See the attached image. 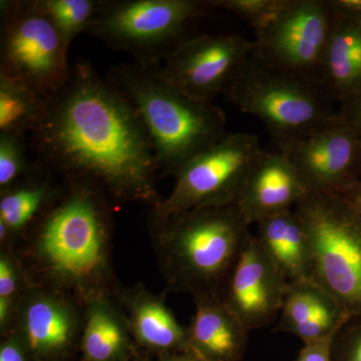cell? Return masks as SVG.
Wrapping results in <instances>:
<instances>
[{
    "label": "cell",
    "mask_w": 361,
    "mask_h": 361,
    "mask_svg": "<svg viewBox=\"0 0 361 361\" xmlns=\"http://www.w3.org/2000/svg\"><path fill=\"white\" fill-rule=\"evenodd\" d=\"M336 336L304 344L296 361H331L332 344Z\"/></svg>",
    "instance_id": "cell-30"
},
{
    "label": "cell",
    "mask_w": 361,
    "mask_h": 361,
    "mask_svg": "<svg viewBox=\"0 0 361 361\" xmlns=\"http://www.w3.org/2000/svg\"><path fill=\"white\" fill-rule=\"evenodd\" d=\"M326 292L312 279L289 282L285 292L279 320L272 332L291 334L313 315Z\"/></svg>",
    "instance_id": "cell-23"
},
{
    "label": "cell",
    "mask_w": 361,
    "mask_h": 361,
    "mask_svg": "<svg viewBox=\"0 0 361 361\" xmlns=\"http://www.w3.org/2000/svg\"><path fill=\"white\" fill-rule=\"evenodd\" d=\"M204 361H205V360H204Z\"/></svg>",
    "instance_id": "cell-36"
},
{
    "label": "cell",
    "mask_w": 361,
    "mask_h": 361,
    "mask_svg": "<svg viewBox=\"0 0 361 361\" xmlns=\"http://www.w3.org/2000/svg\"><path fill=\"white\" fill-rule=\"evenodd\" d=\"M240 35H195L158 66L159 75L196 101L213 99L232 84L253 54Z\"/></svg>",
    "instance_id": "cell-11"
},
{
    "label": "cell",
    "mask_w": 361,
    "mask_h": 361,
    "mask_svg": "<svg viewBox=\"0 0 361 361\" xmlns=\"http://www.w3.org/2000/svg\"><path fill=\"white\" fill-rule=\"evenodd\" d=\"M84 324V304L65 292L35 285L18 300L11 329L23 336L32 361H68L80 348Z\"/></svg>",
    "instance_id": "cell-13"
},
{
    "label": "cell",
    "mask_w": 361,
    "mask_h": 361,
    "mask_svg": "<svg viewBox=\"0 0 361 361\" xmlns=\"http://www.w3.org/2000/svg\"><path fill=\"white\" fill-rule=\"evenodd\" d=\"M288 281L255 235H250L221 287V300L249 330L263 329L280 314Z\"/></svg>",
    "instance_id": "cell-14"
},
{
    "label": "cell",
    "mask_w": 361,
    "mask_h": 361,
    "mask_svg": "<svg viewBox=\"0 0 361 361\" xmlns=\"http://www.w3.org/2000/svg\"><path fill=\"white\" fill-rule=\"evenodd\" d=\"M35 161L63 180L89 182L115 203L161 201L158 163L148 133L122 90L87 61L47 99L30 135Z\"/></svg>",
    "instance_id": "cell-1"
},
{
    "label": "cell",
    "mask_w": 361,
    "mask_h": 361,
    "mask_svg": "<svg viewBox=\"0 0 361 361\" xmlns=\"http://www.w3.org/2000/svg\"><path fill=\"white\" fill-rule=\"evenodd\" d=\"M108 78L144 123L161 178L174 177L185 164L229 134L222 109L183 94L159 75L158 66L121 63L111 68Z\"/></svg>",
    "instance_id": "cell-3"
},
{
    "label": "cell",
    "mask_w": 361,
    "mask_h": 361,
    "mask_svg": "<svg viewBox=\"0 0 361 361\" xmlns=\"http://www.w3.org/2000/svg\"><path fill=\"white\" fill-rule=\"evenodd\" d=\"M65 185L66 180L37 161L30 174L0 193V224L6 228L13 242L27 232Z\"/></svg>",
    "instance_id": "cell-20"
},
{
    "label": "cell",
    "mask_w": 361,
    "mask_h": 361,
    "mask_svg": "<svg viewBox=\"0 0 361 361\" xmlns=\"http://www.w3.org/2000/svg\"><path fill=\"white\" fill-rule=\"evenodd\" d=\"M152 361H200L190 353H170V355L158 356L156 360Z\"/></svg>",
    "instance_id": "cell-32"
},
{
    "label": "cell",
    "mask_w": 361,
    "mask_h": 361,
    "mask_svg": "<svg viewBox=\"0 0 361 361\" xmlns=\"http://www.w3.org/2000/svg\"><path fill=\"white\" fill-rule=\"evenodd\" d=\"M214 8L213 0H103L87 32L135 63L159 66Z\"/></svg>",
    "instance_id": "cell-7"
},
{
    "label": "cell",
    "mask_w": 361,
    "mask_h": 361,
    "mask_svg": "<svg viewBox=\"0 0 361 361\" xmlns=\"http://www.w3.org/2000/svg\"><path fill=\"white\" fill-rule=\"evenodd\" d=\"M286 0H213L215 8H222L238 16L254 30L269 23Z\"/></svg>",
    "instance_id": "cell-27"
},
{
    "label": "cell",
    "mask_w": 361,
    "mask_h": 361,
    "mask_svg": "<svg viewBox=\"0 0 361 361\" xmlns=\"http://www.w3.org/2000/svg\"><path fill=\"white\" fill-rule=\"evenodd\" d=\"M345 197H348L349 200L353 202V205H355L358 210L361 211V179L360 182H358L355 189L353 190L348 196Z\"/></svg>",
    "instance_id": "cell-33"
},
{
    "label": "cell",
    "mask_w": 361,
    "mask_h": 361,
    "mask_svg": "<svg viewBox=\"0 0 361 361\" xmlns=\"http://www.w3.org/2000/svg\"><path fill=\"white\" fill-rule=\"evenodd\" d=\"M103 0H39L40 6L58 28L66 44L92 25Z\"/></svg>",
    "instance_id": "cell-24"
},
{
    "label": "cell",
    "mask_w": 361,
    "mask_h": 361,
    "mask_svg": "<svg viewBox=\"0 0 361 361\" xmlns=\"http://www.w3.org/2000/svg\"><path fill=\"white\" fill-rule=\"evenodd\" d=\"M262 151L257 135L229 133L180 169L172 192L151 208L149 222L194 209L233 205Z\"/></svg>",
    "instance_id": "cell-9"
},
{
    "label": "cell",
    "mask_w": 361,
    "mask_h": 361,
    "mask_svg": "<svg viewBox=\"0 0 361 361\" xmlns=\"http://www.w3.org/2000/svg\"><path fill=\"white\" fill-rule=\"evenodd\" d=\"M68 49L39 0L0 1V75L51 97L70 78Z\"/></svg>",
    "instance_id": "cell-8"
},
{
    "label": "cell",
    "mask_w": 361,
    "mask_h": 361,
    "mask_svg": "<svg viewBox=\"0 0 361 361\" xmlns=\"http://www.w3.org/2000/svg\"><path fill=\"white\" fill-rule=\"evenodd\" d=\"M47 99L25 82L0 75V133L30 135L44 116Z\"/></svg>",
    "instance_id": "cell-22"
},
{
    "label": "cell",
    "mask_w": 361,
    "mask_h": 361,
    "mask_svg": "<svg viewBox=\"0 0 361 361\" xmlns=\"http://www.w3.org/2000/svg\"><path fill=\"white\" fill-rule=\"evenodd\" d=\"M337 113L355 130L361 139V92L357 96L339 104Z\"/></svg>",
    "instance_id": "cell-31"
},
{
    "label": "cell",
    "mask_w": 361,
    "mask_h": 361,
    "mask_svg": "<svg viewBox=\"0 0 361 361\" xmlns=\"http://www.w3.org/2000/svg\"><path fill=\"white\" fill-rule=\"evenodd\" d=\"M242 113L264 123L277 151L314 132L337 114L334 99L313 84L251 56L224 92Z\"/></svg>",
    "instance_id": "cell-6"
},
{
    "label": "cell",
    "mask_w": 361,
    "mask_h": 361,
    "mask_svg": "<svg viewBox=\"0 0 361 361\" xmlns=\"http://www.w3.org/2000/svg\"><path fill=\"white\" fill-rule=\"evenodd\" d=\"M25 135L0 133V193L30 174L37 165Z\"/></svg>",
    "instance_id": "cell-25"
},
{
    "label": "cell",
    "mask_w": 361,
    "mask_h": 361,
    "mask_svg": "<svg viewBox=\"0 0 361 361\" xmlns=\"http://www.w3.org/2000/svg\"><path fill=\"white\" fill-rule=\"evenodd\" d=\"M249 227L233 205L194 209L149 222L169 288L192 295L219 294L250 237Z\"/></svg>",
    "instance_id": "cell-4"
},
{
    "label": "cell",
    "mask_w": 361,
    "mask_h": 361,
    "mask_svg": "<svg viewBox=\"0 0 361 361\" xmlns=\"http://www.w3.org/2000/svg\"><path fill=\"white\" fill-rule=\"evenodd\" d=\"M259 243L289 282L311 279L307 238L294 210L258 221Z\"/></svg>",
    "instance_id": "cell-21"
},
{
    "label": "cell",
    "mask_w": 361,
    "mask_h": 361,
    "mask_svg": "<svg viewBox=\"0 0 361 361\" xmlns=\"http://www.w3.org/2000/svg\"><path fill=\"white\" fill-rule=\"evenodd\" d=\"M320 87L338 104L361 92V21L336 11Z\"/></svg>",
    "instance_id": "cell-19"
},
{
    "label": "cell",
    "mask_w": 361,
    "mask_h": 361,
    "mask_svg": "<svg viewBox=\"0 0 361 361\" xmlns=\"http://www.w3.org/2000/svg\"><path fill=\"white\" fill-rule=\"evenodd\" d=\"M331 361H361V316L348 318L337 331Z\"/></svg>",
    "instance_id": "cell-28"
},
{
    "label": "cell",
    "mask_w": 361,
    "mask_h": 361,
    "mask_svg": "<svg viewBox=\"0 0 361 361\" xmlns=\"http://www.w3.org/2000/svg\"><path fill=\"white\" fill-rule=\"evenodd\" d=\"M193 297L195 313L187 327V353L199 360H241L248 348L249 330L217 293L200 292Z\"/></svg>",
    "instance_id": "cell-16"
},
{
    "label": "cell",
    "mask_w": 361,
    "mask_h": 361,
    "mask_svg": "<svg viewBox=\"0 0 361 361\" xmlns=\"http://www.w3.org/2000/svg\"><path fill=\"white\" fill-rule=\"evenodd\" d=\"M114 296H99L85 304L80 361H133L137 348Z\"/></svg>",
    "instance_id": "cell-18"
},
{
    "label": "cell",
    "mask_w": 361,
    "mask_h": 361,
    "mask_svg": "<svg viewBox=\"0 0 361 361\" xmlns=\"http://www.w3.org/2000/svg\"><path fill=\"white\" fill-rule=\"evenodd\" d=\"M307 238L310 278L348 317L361 316V211L341 195H306L294 209Z\"/></svg>",
    "instance_id": "cell-5"
},
{
    "label": "cell",
    "mask_w": 361,
    "mask_h": 361,
    "mask_svg": "<svg viewBox=\"0 0 361 361\" xmlns=\"http://www.w3.org/2000/svg\"><path fill=\"white\" fill-rule=\"evenodd\" d=\"M200 361H204V360H200Z\"/></svg>",
    "instance_id": "cell-35"
},
{
    "label": "cell",
    "mask_w": 361,
    "mask_h": 361,
    "mask_svg": "<svg viewBox=\"0 0 361 361\" xmlns=\"http://www.w3.org/2000/svg\"><path fill=\"white\" fill-rule=\"evenodd\" d=\"M1 336L0 361H32L27 346L16 330L11 329Z\"/></svg>",
    "instance_id": "cell-29"
},
{
    "label": "cell",
    "mask_w": 361,
    "mask_h": 361,
    "mask_svg": "<svg viewBox=\"0 0 361 361\" xmlns=\"http://www.w3.org/2000/svg\"><path fill=\"white\" fill-rule=\"evenodd\" d=\"M115 296L137 348L158 356L187 353V327L178 322L163 297L140 285Z\"/></svg>",
    "instance_id": "cell-17"
},
{
    "label": "cell",
    "mask_w": 361,
    "mask_h": 361,
    "mask_svg": "<svg viewBox=\"0 0 361 361\" xmlns=\"http://www.w3.org/2000/svg\"><path fill=\"white\" fill-rule=\"evenodd\" d=\"M360 20V21H361V16H360V18H358V20Z\"/></svg>",
    "instance_id": "cell-34"
},
{
    "label": "cell",
    "mask_w": 361,
    "mask_h": 361,
    "mask_svg": "<svg viewBox=\"0 0 361 361\" xmlns=\"http://www.w3.org/2000/svg\"><path fill=\"white\" fill-rule=\"evenodd\" d=\"M35 285L13 249L2 248L0 254V300L18 305L21 295Z\"/></svg>",
    "instance_id": "cell-26"
},
{
    "label": "cell",
    "mask_w": 361,
    "mask_h": 361,
    "mask_svg": "<svg viewBox=\"0 0 361 361\" xmlns=\"http://www.w3.org/2000/svg\"><path fill=\"white\" fill-rule=\"evenodd\" d=\"M334 21L330 0H286L269 23L255 30L252 56L320 85Z\"/></svg>",
    "instance_id": "cell-10"
},
{
    "label": "cell",
    "mask_w": 361,
    "mask_h": 361,
    "mask_svg": "<svg viewBox=\"0 0 361 361\" xmlns=\"http://www.w3.org/2000/svg\"><path fill=\"white\" fill-rule=\"evenodd\" d=\"M307 194L291 161L277 149H263L233 207L242 221L251 226L292 210Z\"/></svg>",
    "instance_id": "cell-15"
},
{
    "label": "cell",
    "mask_w": 361,
    "mask_h": 361,
    "mask_svg": "<svg viewBox=\"0 0 361 361\" xmlns=\"http://www.w3.org/2000/svg\"><path fill=\"white\" fill-rule=\"evenodd\" d=\"M113 204L99 187L66 180L63 191L23 236L30 276L85 304L115 296L111 263Z\"/></svg>",
    "instance_id": "cell-2"
},
{
    "label": "cell",
    "mask_w": 361,
    "mask_h": 361,
    "mask_svg": "<svg viewBox=\"0 0 361 361\" xmlns=\"http://www.w3.org/2000/svg\"><path fill=\"white\" fill-rule=\"evenodd\" d=\"M308 193L348 196L361 179V139L338 113L282 149Z\"/></svg>",
    "instance_id": "cell-12"
}]
</instances>
